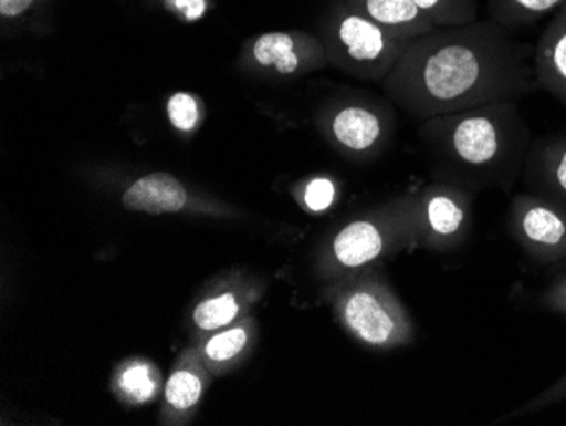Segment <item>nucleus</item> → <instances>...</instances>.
Returning <instances> with one entry per match:
<instances>
[{
    "label": "nucleus",
    "mask_w": 566,
    "mask_h": 426,
    "mask_svg": "<svg viewBox=\"0 0 566 426\" xmlns=\"http://www.w3.org/2000/svg\"><path fill=\"white\" fill-rule=\"evenodd\" d=\"M385 84L419 123L539 91L533 44L492 21L436 28L409 41Z\"/></svg>",
    "instance_id": "1"
},
{
    "label": "nucleus",
    "mask_w": 566,
    "mask_h": 426,
    "mask_svg": "<svg viewBox=\"0 0 566 426\" xmlns=\"http://www.w3.org/2000/svg\"><path fill=\"white\" fill-rule=\"evenodd\" d=\"M436 180L472 194L511 193L523 175L533 135L514 101L486 104L419 123Z\"/></svg>",
    "instance_id": "2"
},
{
    "label": "nucleus",
    "mask_w": 566,
    "mask_h": 426,
    "mask_svg": "<svg viewBox=\"0 0 566 426\" xmlns=\"http://www.w3.org/2000/svg\"><path fill=\"white\" fill-rule=\"evenodd\" d=\"M331 301L336 320L361 345L397 350L415 343V320L377 267L339 282L331 292Z\"/></svg>",
    "instance_id": "3"
},
{
    "label": "nucleus",
    "mask_w": 566,
    "mask_h": 426,
    "mask_svg": "<svg viewBox=\"0 0 566 426\" xmlns=\"http://www.w3.org/2000/svg\"><path fill=\"white\" fill-rule=\"evenodd\" d=\"M415 248V227L406 193L371 215L339 228L321 250L317 270L334 289L353 273Z\"/></svg>",
    "instance_id": "4"
},
{
    "label": "nucleus",
    "mask_w": 566,
    "mask_h": 426,
    "mask_svg": "<svg viewBox=\"0 0 566 426\" xmlns=\"http://www.w3.org/2000/svg\"><path fill=\"white\" fill-rule=\"evenodd\" d=\"M473 197L475 194L441 180L410 190L416 248L447 253L463 247L472 233Z\"/></svg>",
    "instance_id": "5"
},
{
    "label": "nucleus",
    "mask_w": 566,
    "mask_h": 426,
    "mask_svg": "<svg viewBox=\"0 0 566 426\" xmlns=\"http://www.w3.org/2000/svg\"><path fill=\"white\" fill-rule=\"evenodd\" d=\"M507 231L539 267H566V208L536 194H517L507 211Z\"/></svg>",
    "instance_id": "6"
},
{
    "label": "nucleus",
    "mask_w": 566,
    "mask_h": 426,
    "mask_svg": "<svg viewBox=\"0 0 566 426\" xmlns=\"http://www.w3.org/2000/svg\"><path fill=\"white\" fill-rule=\"evenodd\" d=\"M407 44L365 15L348 12L334 27L331 53L361 77L387 79Z\"/></svg>",
    "instance_id": "7"
},
{
    "label": "nucleus",
    "mask_w": 566,
    "mask_h": 426,
    "mask_svg": "<svg viewBox=\"0 0 566 426\" xmlns=\"http://www.w3.org/2000/svg\"><path fill=\"white\" fill-rule=\"evenodd\" d=\"M327 132L349 154H374L390 138L392 121L380 107L348 103L336 107L327 120Z\"/></svg>",
    "instance_id": "8"
},
{
    "label": "nucleus",
    "mask_w": 566,
    "mask_h": 426,
    "mask_svg": "<svg viewBox=\"0 0 566 426\" xmlns=\"http://www.w3.org/2000/svg\"><path fill=\"white\" fill-rule=\"evenodd\" d=\"M521 179L527 193L566 208V133L533 138Z\"/></svg>",
    "instance_id": "9"
},
{
    "label": "nucleus",
    "mask_w": 566,
    "mask_h": 426,
    "mask_svg": "<svg viewBox=\"0 0 566 426\" xmlns=\"http://www.w3.org/2000/svg\"><path fill=\"white\" fill-rule=\"evenodd\" d=\"M251 56L260 69L292 77L324 62V52L313 40L291 33H266L254 41Z\"/></svg>",
    "instance_id": "10"
},
{
    "label": "nucleus",
    "mask_w": 566,
    "mask_h": 426,
    "mask_svg": "<svg viewBox=\"0 0 566 426\" xmlns=\"http://www.w3.org/2000/svg\"><path fill=\"white\" fill-rule=\"evenodd\" d=\"M534 72L539 91L548 92L566 110V4L534 46Z\"/></svg>",
    "instance_id": "11"
},
{
    "label": "nucleus",
    "mask_w": 566,
    "mask_h": 426,
    "mask_svg": "<svg viewBox=\"0 0 566 426\" xmlns=\"http://www.w3.org/2000/svg\"><path fill=\"white\" fill-rule=\"evenodd\" d=\"M186 205L187 190L174 175L164 172L142 177L123 196L124 208L148 215L178 212Z\"/></svg>",
    "instance_id": "12"
},
{
    "label": "nucleus",
    "mask_w": 566,
    "mask_h": 426,
    "mask_svg": "<svg viewBox=\"0 0 566 426\" xmlns=\"http://www.w3.org/2000/svg\"><path fill=\"white\" fill-rule=\"evenodd\" d=\"M361 15L403 41H412L434 31V24L415 0H359Z\"/></svg>",
    "instance_id": "13"
},
{
    "label": "nucleus",
    "mask_w": 566,
    "mask_h": 426,
    "mask_svg": "<svg viewBox=\"0 0 566 426\" xmlns=\"http://www.w3.org/2000/svg\"><path fill=\"white\" fill-rule=\"evenodd\" d=\"M254 333H256V324L248 318L231 329L214 333L208 342L203 343L199 357L209 371L219 372L237 362L250 349Z\"/></svg>",
    "instance_id": "14"
},
{
    "label": "nucleus",
    "mask_w": 566,
    "mask_h": 426,
    "mask_svg": "<svg viewBox=\"0 0 566 426\" xmlns=\"http://www.w3.org/2000/svg\"><path fill=\"white\" fill-rule=\"evenodd\" d=\"M566 0H486L489 21L505 30L531 27L546 15H555Z\"/></svg>",
    "instance_id": "15"
},
{
    "label": "nucleus",
    "mask_w": 566,
    "mask_h": 426,
    "mask_svg": "<svg viewBox=\"0 0 566 426\" xmlns=\"http://www.w3.org/2000/svg\"><path fill=\"white\" fill-rule=\"evenodd\" d=\"M192 355V352H189V355L184 357L182 364L178 365L165 386L167 408L180 415L199 405L208 383L202 371L203 362L199 365V362L193 361Z\"/></svg>",
    "instance_id": "16"
},
{
    "label": "nucleus",
    "mask_w": 566,
    "mask_h": 426,
    "mask_svg": "<svg viewBox=\"0 0 566 426\" xmlns=\"http://www.w3.org/2000/svg\"><path fill=\"white\" fill-rule=\"evenodd\" d=\"M254 298L256 292L244 295L237 292H222V294L203 299L202 303L197 304L193 310V323L202 332H218L219 329L233 324Z\"/></svg>",
    "instance_id": "17"
},
{
    "label": "nucleus",
    "mask_w": 566,
    "mask_h": 426,
    "mask_svg": "<svg viewBox=\"0 0 566 426\" xmlns=\"http://www.w3.org/2000/svg\"><path fill=\"white\" fill-rule=\"evenodd\" d=\"M434 28L463 27L479 18V0H415Z\"/></svg>",
    "instance_id": "18"
},
{
    "label": "nucleus",
    "mask_w": 566,
    "mask_h": 426,
    "mask_svg": "<svg viewBox=\"0 0 566 426\" xmlns=\"http://www.w3.org/2000/svg\"><path fill=\"white\" fill-rule=\"evenodd\" d=\"M158 384L153 375L151 367L146 364H133L124 368L119 375V389L124 396L135 401V403H145L146 399L155 394Z\"/></svg>",
    "instance_id": "19"
},
{
    "label": "nucleus",
    "mask_w": 566,
    "mask_h": 426,
    "mask_svg": "<svg viewBox=\"0 0 566 426\" xmlns=\"http://www.w3.org/2000/svg\"><path fill=\"white\" fill-rule=\"evenodd\" d=\"M563 401H566V374L559 377L558 381H555L552 386L542 391V393L531 397L526 405L520 406V408L514 409V412L502 416L499 422L505 423L511 422V419L523 418V416L533 415V413L543 412V409L549 408V406L558 405V403H563Z\"/></svg>",
    "instance_id": "20"
},
{
    "label": "nucleus",
    "mask_w": 566,
    "mask_h": 426,
    "mask_svg": "<svg viewBox=\"0 0 566 426\" xmlns=\"http://www.w3.org/2000/svg\"><path fill=\"white\" fill-rule=\"evenodd\" d=\"M167 110L175 128L180 132H190L196 128L197 121H199V104L192 95L184 94V92L171 95Z\"/></svg>",
    "instance_id": "21"
},
{
    "label": "nucleus",
    "mask_w": 566,
    "mask_h": 426,
    "mask_svg": "<svg viewBox=\"0 0 566 426\" xmlns=\"http://www.w3.org/2000/svg\"><path fill=\"white\" fill-rule=\"evenodd\" d=\"M536 306L546 313L566 316V267L556 270L555 278L536 295Z\"/></svg>",
    "instance_id": "22"
},
{
    "label": "nucleus",
    "mask_w": 566,
    "mask_h": 426,
    "mask_svg": "<svg viewBox=\"0 0 566 426\" xmlns=\"http://www.w3.org/2000/svg\"><path fill=\"white\" fill-rule=\"evenodd\" d=\"M305 208L313 212H323L329 209L336 200V184L326 177H316L308 180L302 194Z\"/></svg>",
    "instance_id": "23"
},
{
    "label": "nucleus",
    "mask_w": 566,
    "mask_h": 426,
    "mask_svg": "<svg viewBox=\"0 0 566 426\" xmlns=\"http://www.w3.org/2000/svg\"><path fill=\"white\" fill-rule=\"evenodd\" d=\"M175 11L180 12L187 21L202 18L206 11V0H175Z\"/></svg>",
    "instance_id": "24"
},
{
    "label": "nucleus",
    "mask_w": 566,
    "mask_h": 426,
    "mask_svg": "<svg viewBox=\"0 0 566 426\" xmlns=\"http://www.w3.org/2000/svg\"><path fill=\"white\" fill-rule=\"evenodd\" d=\"M33 0H0V12L9 18L22 14Z\"/></svg>",
    "instance_id": "25"
},
{
    "label": "nucleus",
    "mask_w": 566,
    "mask_h": 426,
    "mask_svg": "<svg viewBox=\"0 0 566 426\" xmlns=\"http://www.w3.org/2000/svg\"><path fill=\"white\" fill-rule=\"evenodd\" d=\"M165 2H167L168 6H171V8H174L175 0H165Z\"/></svg>",
    "instance_id": "26"
}]
</instances>
